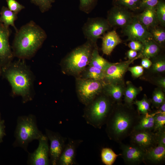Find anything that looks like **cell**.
<instances>
[{
    "mask_svg": "<svg viewBox=\"0 0 165 165\" xmlns=\"http://www.w3.org/2000/svg\"><path fill=\"white\" fill-rule=\"evenodd\" d=\"M46 38L45 31L34 21H30L16 32L12 48L14 57L24 60L31 59Z\"/></svg>",
    "mask_w": 165,
    "mask_h": 165,
    "instance_id": "1",
    "label": "cell"
},
{
    "mask_svg": "<svg viewBox=\"0 0 165 165\" xmlns=\"http://www.w3.org/2000/svg\"><path fill=\"white\" fill-rule=\"evenodd\" d=\"M6 73L13 96L21 97L24 103L32 100L34 96V77L24 60L19 59L10 64Z\"/></svg>",
    "mask_w": 165,
    "mask_h": 165,
    "instance_id": "2",
    "label": "cell"
},
{
    "mask_svg": "<svg viewBox=\"0 0 165 165\" xmlns=\"http://www.w3.org/2000/svg\"><path fill=\"white\" fill-rule=\"evenodd\" d=\"M129 107L113 108L105 124V131L110 140L119 143L133 131L140 116Z\"/></svg>",
    "mask_w": 165,
    "mask_h": 165,
    "instance_id": "3",
    "label": "cell"
},
{
    "mask_svg": "<svg viewBox=\"0 0 165 165\" xmlns=\"http://www.w3.org/2000/svg\"><path fill=\"white\" fill-rule=\"evenodd\" d=\"M96 46V43L87 40L85 43L73 50L61 61L63 72L75 77L78 76L89 65Z\"/></svg>",
    "mask_w": 165,
    "mask_h": 165,
    "instance_id": "4",
    "label": "cell"
},
{
    "mask_svg": "<svg viewBox=\"0 0 165 165\" xmlns=\"http://www.w3.org/2000/svg\"><path fill=\"white\" fill-rule=\"evenodd\" d=\"M111 99L100 94L85 105L82 116L86 123L99 129L105 124L113 108Z\"/></svg>",
    "mask_w": 165,
    "mask_h": 165,
    "instance_id": "5",
    "label": "cell"
},
{
    "mask_svg": "<svg viewBox=\"0 0 165 165\" xmlns=\"http://www.w3.org/2000/svg\"><path fill=\"white\" fill-rule=\"evenodd\" d=\"M43 134L38 129L35 116L30 114L20 116L17 120L14 145L28 151L29 144L34 140H38Z\"/></svg>",
    "mask_w": 165,
    "mask_h": 165,
    "instance_id": "6",
    "label": "cell"
},
{
    "mask_svg": "<svg viewBox=\"0 0 165 165\" xmlns=\"http://www.w3.org/2000/svg\"><path fill=\"white\" fill-rule=\"evenodd\" d=\"M103 81L75 77L76 90L79 101L85 106L93 100L101 92L105 83Z\"/></svg>",
    "mask_w": 165,
    "mask_h": 165,
    "instance_id": "7",
    "label": "cell"
},
{
    "mask_svg": "<svg viewBox=\"0 0 165 165\" xmlns=\"http://www.w3.org/2000/svg\"><path fill=\"white\" fill-rule=\"evenodd\" d=\"M112 28L106 19L102 17L88 18L82 28L85 38L96 43L97 40Z\"/></svg>",
    "mask_w": 165,
    "mask_h": 165,
    "instance_id": "8",
    "label": "cell"
},
{
    "mask_svg": "<svg viewBox=\"0 0 165 165\" xmlns=\"http://www.w3.org/2000/svg\"><path fill=\"white\" fill-rule=\"evenodd\" d=\"M134 15L124 7L113 6L108 12L106 19L112 28H122L131 22Z\"/></svg>",
    "mask_w": 165,
    "mask_h": 165,
    "instance_id": "9",
    "label": "cell"
},
{
    "mask_svg": "<svg viewBox=\"0 0 165 165\" xmlns=\"http://www.w3.org/2000/svg\"><path fill=\"white\" fill-rule=\"evenodd\" d=\"M122 29L124 35L127 37V41H137L143 43L152 38L148 30L134 16L131 22Z\"/></svg>",
    "mask_w": 165,
    "mask_h": 165,
    "instance_id": "10",
    "label": "cell"
},
{
    "mask_svg": "<svg viewBox=\"0 0 165 165\" xmlns=\"http://www.w3.org/2000/svg\"><path fill=\"white\" fill-rule=\"evenodd\" d=\"M46 135L50 142L49 146L50 161L52 165H57L66 144L67 138L58 132L46 129Z\"/></svg>",
    "mask_w": 165,
    "mask_h": 165,
    "instance_id": "11",
    "label": "cell"
},
{
    "mask_svg": "<svg viewBox=\"0 0 165 165\" xmlns=\"http://www.w3.org/2000/svg\"><path fill=\"white\" fill-rule=\"evenodd\" d=\"M48 139L46 135L38 140L37 149L32 153H29L28 163L31 165H48L50 164Z\"/></svg>",
    "mask_w": 165,
    "mask_h": 165,
    "instance_id": "12",
    "label": "cell"
},
{
    "mask_svg": "<svg viewBox=\"0 0 165 165\" xmlns=\"http://www.w3.org/2000/svg\"><path fill=\"white\" fill-rule=\"evenodd\" d=\"M121 156L124 163L128 165H139L144 162L145 151L134 145L120 143Z\"/></svg>",
    "mask_w": 165,
    "mask_h": 165,
    "instance_id": "13",
    "label": "cell"
},
{
    "mask_svg": "<svg viewBox=\"0 0 165 165\" xmlns=\"http://www.w3.org/2000/svg\"><path fill=\"white\" fill-rule=\"evenodd\" d=\"M130 143L145 152L157 145L155 133L147 130H134L130 135Z\"/></svg>",
    "mask_w": 165,
    "mask_h": 165,
    "instance_id": "14",
    "label": "cell"
},
{
    "mask_svg": "<svg viewBox=\"0 0 165 165\" xmlns=\"http://www.w3.org/2000/svg\"><path fill=\"white\" fill-rule=\"evenodd\" d=\"M138 58L137 56L134 59L125 61L115 63H110L105 71L104 80L107 83H117L121 81L130 64Z\"/></svg>",
    "mask_w": 165,
    "mask_h": 165,
    "instance_id": "15",
    "label": "cell"
},
{
    "mask_svg": "<svg viewBox=\"0 0 165 165\" xmlns=\"http://www.w3.org/2000/svg\"><path fill=\"white\" fill-rule=\"evenodd\" d=\"M81 139L69 138L59 157L57 165H73L76 164V157L78 147L82 143Z\"/></svg>",
    "mask_w": 165,
    "mask_h": 165,
    "instance_id": "16",
    "label": "cell"
},
{
    "mask_svg": "<svg viewBox=\"0 0 165 165\" xmlns=\"http://www.w3.org/2000/svg\"><path fill=\"white\" fill-rule=\"evenodd\" d=\"M9 27L0 22V58L11 61L14 56L9 42L10 35Z\"/></svg>",
    "mask_w": 165,
    "mask_h": 165,
    "instance_id": "17",
    "label": "cell"
},
{
    "mask_svg": "<svg viewBox=\"0 0 165 165\" xmlns=\"http://www.w3.org/2000/svg\"><path fill=\"white\" fill-rule=\"evenodd\" d=\"M156 10V7L147 8L142 10L141 13L134 15V16L148 30L160 25Z\"/></svg>",
    "mask_w": 165,
    "mask_h": 165,
    "instance_id": "18",
    "label": "cell"
},
{
    "mask_svg": "<svg viewBox=\"0 0 165 165\" xmlns=\"http://www.w3.org/2000/svg\"><path fill=\"white\" fill-rule=\"evenodd\" d=\"M102 50L103 53L110 55L114 49L122 42V40L115 30L108 31L102 37Z\"/></svg>",
    "mask_w": 165,
    "mask_h": 165,
    "instance_id": "19",
    "label": "cell"
},
{
    "mask_svg": "<svg viewBox=\"0 0 165 165\" xmlns=\"http://www.w3.org/2000/svg\"><path fill=\"white\" fill-rule=\"evenodd\" d=\"M165 159V146L160 145L146 151L145 152L144 162L153 164H159Z\"/></svg>",
    "mask_w": 165,
    "mask_h": 165,
    "instance_id": "20",
    "label": "cell"
},
{
    "mask_svg": "<svg viewBox=\"0 0 165 165\" xmlns=\"http://www.w3.org/2000/svg\"><path fill=\"white\" fill-rule=\"evenodd\" d=\"M143 44L142 50L138 55V58H150L156 56L160 50V46L152 39L148 40Z\"/></svg>",
    "mask_w": 165,
    "mask_h": 165,
    "instance_id": "21",
    "label": "cell"
},
{
    "mask_svg": "<svg viewBox=\"0 0 165 165\" xmlns=\"http://www.w3.org/2000/svg\"><path fill=\"white\" fill-rule=\"evenodd\" d=\"M156 114V112L152 113H149L148 112L140 116L134 130H147L153 131L154 117Z\"/></svg>",
    "mask_w": 165,
    "mask_h": 165,
    "instance_id": "22",
    "label": "cell"
},
{
    "mask_svg": "<svg viewBox=\"0 0 165 165\" xmlns=\"http://www.w3.org/2000/svg\"><path fill=\"white\" fill-rule=\"evenodd\" d=\"M103 90L105 94L116 101L121 100L123 93L122 87L117 83H105Z\"/></svg>",
    "mask_w": 165,
    "mask_h": 165,
    "instance_id": "23",
    "label": "cell"
},
{
    "mask_svg": "<svg viewBox=\"0 0 165 165\" xmlns=\"http://www.w3.org/2000/svg\"><path fill=\"white\" fill-rule=\"evenodd\" d=\"M75 77L103 80L105 78V71L88 65L78 76Z\"/></svg>",
    "mask_w": 165,
    "mask_h": 165,
    "instance_id": "24",
    "label": "cell"
},
{
    "mask_svg": "<svg viewBox=\"0 0 165 165\" xmlns=\"http://www.w3.org/2000/svg\"><path fill=\"white\" fill-rule=\"evenodd\" d=\"M17 14L11 11L8 8L3 6L1 11L0 22L8 27L11 26L16 32L18 30L15 25L14 22L17 18Z\"/></svg>",
    "mask_w": 165,
    "mask_h": 165,
    "instance_id": "25",
    "label": "cell"
},
{
    "mask_svg": "<svg viewBox=\"0 0 165 165\" xmlns=\"http://www.w3.org/2000/svg\"><path fill=\"white\" fill-rule=\"evenodd\" d=\"M110 63V62L99 55L97 46H96L93 50L89 65L105 71Z\"/></svg>",
    "mask_w": 165,
    "mask_h": 165,
    "instance_id": "26",
    "label": "cell"
},
{
    "mask_svg": "<svg viewBox=\"0 0 165 165\" xmlns=\"http://www.w3.org/2000/svg\"><path fill=\"white\" fill-rule=\"evenodd\" d=\"M142 0H112L113 6L124 7L131 12L140 11V5Z\"/></svg>",
    "mask_w": 165,
    "mask_h": 165,
    "instance_id": "27",
    "label": "cell"
},
{
    "mask_svg": "<svg viewBox=\"0 0 165 165\" xmlns=\"http://www.w3.org/2000/svg\"><path fill=\"white\" fill-rule=\"evenodd\" d=\"M152 39L160 47L165 42V30L164 28L160 25L148 29Z\"/></svg>",
    "mask_w": 165,
    "mask_h": 165,
    "instance_id": "28",
    "label": "cell"
},
{
    "mask_svg": "<svg viewBox=\"0 0 165 165\" xmlns=\"http://www.w3.org/2000/svg\"><path fill=\"white\" fill-rule=\"evenodd\" d=\"M121 154H117L111 148H102L101 152V160L103 163L106 165H112L117 158Z\"/></svg>",
    "mask_w": 165,
    "mask_h": 165,
    "instance_id": "29",
    "label": "cell"
},
{
    "mask_svg": "<svg viewBox=\"0 0 165 165\" xmlns=\"http://www.w3.org/2000/svg\"><path fill=\"white\" fill-rule=\"evenodd\" d=\"M140 90L141 89L135 87L130 82H127L124 95V101L127 105L130 106L131 105L133 101Z\"/></svg>",
    "mask_w": 165,
    "mask_h": 165,
    "instance_id": "30",
    "label": "cell"
},
{
    "mask_svg": "<svg viewBox=\"0 0 165 165\" xmlns=\"http://www.w3.org/2000/svg\"><path fill=\"white\" fill-rule=\"evenodd\" d=\"M156 13L160 25L165 27V2L160 0L156 6Z\"/></svg>",
    "mask_w": 165,
    "mask_h": 165,
    "instance_id": "31",
    "label": "cell"
},
{
    "mask_svg": "<svg viewBox=\"0 0 165 165\" xmlns=\"http://www.w3.org/2000/svg\"><path fill=\"white\" fill-rule=\"evenodd\" d=\"M98 0H79V8L80 10L88 14L96 5Z\"/></svg>",
    "mask_w": 165,
    "mask_h": 165,
    "instance_id": "32",
    "label": "cell"
},
{
    "mask_svg": "<svg viewBox=\"0 0 165 165\" xmlns=\"http://www.w3.org/2000/svg\"><path fill=\"white\" fill-rule=\"evenodd\" d=\"M31 1L38 7L42 13H44L51 8L55 0H31Z\"/></svg>",
    "mask_w": 165,
    "mask_h": 165,
    "instance_id": "33",
    "label": "cell"
},
{
    "mask_svg": "<svg viewBox=\"0 0 165 165\" xmlns=\"http://www.w3.org/2000/svg\"><path fill=\"white\" fill-rule=\"evenodd\" d=\"M134 103L137 106L138 113L145 114L148 112L150 108V102L145 97L141 100H136Z\"/></svg>",
    "mask_w": 165,
    "mask_h": 165,
    "instance_id": "34",
    "label": "cell"
},
{
    "mask_svg": "<svg viewBox=\"0 0 165 165\" xmlns=\"http://www.w3.org/2000/svg\"><path fill=\"white\" fill-rule=\"evenodd\" d=\"M165 128V114H156L154 117L153 132L161 130Z\"/></svg>",
    "mask_w": 165,
    "mask_h": 165,
    "instance_id": "35",
    "label": "cell"
},
{
    "mask_svg": "<svg viewBox=\"0 0 165 165\" xmlns=\"http://www.w3.org/2000/svg\"><path fill=\"white\" fill-rule=\"evenodd\" d=\"M152 101L156 107H159L165 101V96L161 90L155 91L152 95Z\"/></svg>",
    "mask_w": 165,
    "mask_h": 165,
    "instance_id": "36",
    "label": "cell"
},
{
    "mask_svg": "<svg viewBox=\"0 0 165 165\" xmlns=\"http://www.w3.org/2000/svg\"><path fill=\"white\" fill-rule=\"evenodd\" d=\"M9 9L18 14L25 7L16 0H6Z\"/></svg>",
    "mask_w": 165,
    "mask_h": 165,
    "instance_id": "37",
    "label": "cell"
},
{
    "mask_svg": "<svg viewBox=\"0 0 165 165\" xmlns=\"http://www.w3.org/2000/svg\"><path fill=\"white\" fill-rule=\"evenodd\" d=\"M154 132L157 145L165 146V128Z\"/></svg>",
    "mask_w": 165,
    "mask_h": 165,
    "instance_id": "38",
    "label": "cell"
},
{
    "mask_svg": "<svg viewBox=\"0 0 165 165\" xmlns=\"http://www.w3.org/2000/svg\"><path fill=\"white\" fill-rule=\"evenodd\" d=\"M160 0H142L140 5V11L150 7H156Z\"/></svg>",
    "mask_w": 165,
    "mask_h": 165,
    "instance_id": "39",
    "label": "cell"
},
{
    "mask_svg": "<svg viewBox=\"0 0 165 165\" xmlns=\"http://www.w3.org/2000/svg\"><path fill=\"white\" fill-rule=\"evenodd\" d=\"M143 68L141 66H136L128 67V70L130 71L132 75L135 77L138 78L141 75L143 72Z\"/></svg>",
    "mask_w": 165,
    "mask_h": 165,
    "instance_id": "40",
    "label": "cell"
},
{
    "mask_svg": "<svg viewBox=\"0 0 165 165\" xmlns=\"http://www.w3.org/2000/svg\"><path fill=\"white\" fill-rule=\"evenodd\" d=\"M154 71L158 72H162L165 70V61L164 59H160L153 64Z\"/></svg>",
    "mask_w": 165,
    "mask_h": 165,
    "instance_id": "41",
    "label": "cell"
},
{
    "mask_svg": "<svg viewBox=\"0 0 165 165\" xmlns=\"http://www.w3.org/2000/svg\"><path fill=\"white\" fill-rule=\"evenodd\" d=\"M143 46V43L137 41H130L128 44V46L130 49L139 52L142 50Z\"/></svg>",
    "mask_w": 165,
    "mask_h": 165,
    "instance_id": "42",
    "label": "cell"
},
{
    "mask_svg": "<svg viewBox=\"0 0 165 165\" xmlns=\"http://www.w3.org/2000/svg\"><path fill=\"white\" fill-rule=\"evenodd\" d=\"M5 125L4 120L0 119V145L3 141L4 137L6 135Z\"/></svg>",
    "mask_w": 165,
    "mask_h": 165,
    "instance_id": "43",
    "label": "cell"
},
{
    "mask_svg": "<svg viewBox=\"0 0 165 165\" xmlns=\"http://www.w3.org/2000/svg\"><path fill=\"white\" fill-rule=\"evenodd\" d=\"M141 64L143 68H148L151 66L152 62L149 59L144 58L142 59Z\"/></svg>",
    "mask_w": 165,
    "mask_h": 165,
    "instance_id": "44",
    "label": "cell"
},
{
    "mask_svg": "<svg viewBox=\"0 0 165 165\" xmlns=\"http://www.w3.org/2000/svg\"><path fill=\"white\" fill-rule=\"evenodd\" d=\"M137 51L130 49L127 52V56L129 60H131L136 58L138 56Z\"/></svg>",
    "mask_w": 165,
    "mask_h": 165,
    "instance_id": "45",
    "label": "cell"
},
{
    "mask_svg": "<svg viewBox=\"0 0 165 165\" xmlns=\"http://www.w3.org/2000/svg\"><path fill=\"white\" fill-rule=\"evenodd\" d=\"M156 114L161 113L165 114V101L159 107V109L156 112Z\"/></svg>",
    "mask_w": 165,
    "mask_h": 165,
    "instance_id": "46",
    "label": "cell"
},
{
    "mask_svg": "<svg viewBox=\"0 0 165 165\" xmlns=\"http://www.w3.org/2000/svg\"><path fill=\"white\" fill-rule=\"evenodd\" d=\"M158 82L159 84L163 88L165 87V79L163 78L160 79Z\"/></svg>",
    "mask_w": 165,
    "mask_h": 165,
    "instance_id": "47",
    "label": "cell"
},
{
    "mask_svg": "<svg viewBox=\"0 0 165 165\" xmlns=\"http://www.w3.org/2000/svg\"><path fill=\"white\" fill-rule=\"evenodd\" d=\"M1 119V113H0V119Z\"/></svg>",
    "mask_w": 165,
    "mask_h": 165,
    "instance_id": "48",
    "label": "cell"
}]
</instances>
